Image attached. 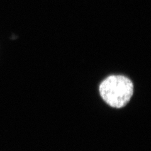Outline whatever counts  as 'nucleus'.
<instances>
[{
	"instance_id": "nucleus-1",
	"label": "nucleus",
	"mask_w": 151,
	"mask_h": 151,
	"mask_svg": "<svg viewBox=\"0 0 151 151\" xmlns=\"http://www.w3.org/2000/svg\"><path fill=\"white\" fill-rule=\"evenodd\" d=\"M100 93L108 105L120 108L130 101L134 93V85L130 79L124 76L113 75L101 83Z\"/></svg>"
}]
</instances>
